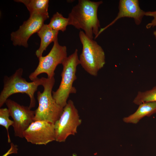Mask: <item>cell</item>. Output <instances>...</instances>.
<instances>
[{"instance_id":"4","label":"cell","mask_w":156,"mask_h":156,"mask_svg":"<svg viewBox=\"0 0 156 156\" xmlns=\"http://www.w3.org/2000/svg\"><path fill=\"white\" fill-rule=\"evenodd\" d=\"M78 51V50L76 49L62 62L63 70L60 85L56 91L52 92L53 97L56 103L63 108L67 103L70 94H75L77 92L73 84L77 79L76 75L77 66L80 64Z\"/></svg>"},{"instance_id":"6","label":"cell","mask_w":156,"mask_h":156,"mask_svg":"<svg viewBox=\"0 0 156 156\" xmlns=\"http://www.w3.org/2000/svg\"><path fill=\"white\" fill-rule=\"evenodd\" d=\"M81 123V120L73 101L69 100L60 118L54 124L55 141L64 142L70 135H75Z\"/></svg>"},{"instance_id":"11","label":"cell","mask_w":156,"mask_h":156,"mask_svg":"<svg viewBox=\"0 0 156 156\" xmlns=\"http://www.w3.org/2000/svg\"><path fill=\"white\" fill-rule=\"evenodd\" d=\"M119 10L115 18L109 24L99 30L97 37L104 30L122 18H132L135 24L139 25L145 13V12L140 8L138 0H120L119 2Z\"/></svg>"},{"instance_id":"15","label":"cell","mask_w":156,"mask_h":156,"mask_svg":"<svg viewBox=\"0 0 156 156\" xmlns=\"http://www.w3.org/2000/svg\"><path fill=\"white\" fill-rule=\"evenodd\" d=\"M48 25L54 30L64 32L69 25V20L68 18L64 17L62 14L57 12L53 15Z\"/></svg>"},{"instance_id":"14","label":"cell","mask_w":156,"mask_h":156,"mask_svg":"<svg viewBox=\"0 0 156 156\" xmlns=\"http://www.w3.org/2000/svg\"><path fill=\"white\" fill-rule=\"evenodd\" d=\"M15 1L22 3L26 7L30 14L39 13L49 14L48 0H17Z\"/></svg>"},{"instance_id":"8","label":"cell","mask_w":156,"mask_h":156,"mask_svg":"<svg viewBox=\"0 0 156 156\" xmlns=\"http://www.w3.org/2000/svg\"><path fill=\"white\" fill-rule=\"evenodd\" d=\"M10 115L13 119L14 134L15 136L23 138V133L30 125L34 122L35 111L29 107L21 105L8 99L5 103Z\"/></svg>"},{"instance_id":"20","label":"cell","mask_w":156,"mask_h":156,"mask_svg":"<svg viewBox=\"0 0 156 156\" xmlns=\"http://www.w3.org/2000/svg\"><path fill=\"white\" fill-rule=\"evenodd\" d=\"M153 34L155 38L156 39V30L154 31V32H153Z\"/></svg>"},{"instance_id":"12","label":"cell","mask_w":156,"mask_h":156,"mask_svg":"<svg viewBox=\"0 0 156 156\" xmlns=\"http://www.w3.org/2000/svg\"><path fill=\"white\" fill-rule=\"evenodd\" d=\"M58 32L51 28L48 24H44L37 33L41 40L40 47L36 52V55L38 58L42 56L44 51L49 45L57 39Z\"/></svg>"},{"instance_id":"16","label":"cell","mask_w":156,"mask_h":156,"mask_svg":"<svg viewBox=\"0 0 156 156\" xmlns=\"http://www.w3.org/2000/svg\"><path fill=\"white\" fill-rule=\"evenodd\" d=\"M149 102H156V86L144 92H138L133 101L134 104L139 105Z\"/></svg>"},{"instance_id":"1","label":"cell","mask_w":156,"mask_h":156,"mask_svg":"<svg viewBox=\"0 0 156 156\" xmlns=\"http://www.w3.org/2000/svg\"><path fill=\"white\" fill-rule=\"evenodd\" d=\"M102 1H92L89 0H79L69 14V25L77 29H81L88 38L94 39L98 37L100 27L97 17V11Z\"/></svg>"},{"instance_id":"5","label":"cell","mask_w":156,"mask_h":156,"mask_svg":"<svg viewBox=\"0 0 156 156\" xmlns=\"http://www.w3.org/2000/svg\"><path fill=\"white\" fill-rule=\"evenodd\" d=\"M79 36L82 45L79 58L80 64L89 74L96 76L105 63L104 50L96 41L87 36L83 31H80Z\"/></svg>"},{"instance_id":"3","label":"cell","mask_w":156,"mask_h":156,"mask_svg":"<svg viewBox=\"0 0 156 156\" xmlns=\"http://www.w3.org/2000/svg\"><path fill=\"white\" fill-rule=\"evenodd\" d=\"M55 83L54 77L46 78L42 86V92H37L38 107L35 110L34 121H44L55 124L62 114L64 108L58 105L53 98L52 89Z\"/></svg>"},{"instance_id":"18","label":"cell","mask_w":156,"mask_h":156,"mask_svg":"<svg viewBox=\"0 0 156 156\" xmlns=\"http://www.w3.org/2000/svg\"><path fill=\"white\" fill-rule=\"evenodd\" d=\"M145 16L153 17V18L151 23H148L146 26L147 29L156 26V11L145 12Z\"/></svg>"},{"instance_id":"2","label":"cell","mask_w":156,"mask_h":156,"mask_svg":"<svg viewBox=\"0 0 156 156\" xmlns=\"http://www.w3.org/2000/svg\"><path fill=\"white\" fill-rule=\"evenodd\" d=\"M23 70L19 68L11 76H5L3 79V86L0 94V107L5 103L8 97L17 93H25L29 97L30 103L29 108L31 109L35 107L36 100L35 92L38 86L42 85L46 78H37L31 82H27L22 77Z\"/></svg>"},{"instance_id":"10","label":"cell","mask_w":156,"mask_h":156,"mask_svg":"<svg viewBox=\"0 0 156 156\" xmlns=\"http://www.w3.org/2000/svg\"><path fill=\"white\" fill-rule=\"evenodd\" d=\"M23 138L33 144L46 145L55 141L54 124L44 121H35L24 131Z\"/></svg>"},{"instance_id":"19","label":"cell","mask_w":156,"mask_h":156,"mask_svg":"<svg viewBox=\"0 0 156 156\" xmlns=\"http://www.w3.org/2000/svg\"><path fill=\"white\" fill-rule=\"evenodd\" d=\"M10 147L8 151L2 156H8L10 154L13 153H18V146L14 144L13 143H10Z\"/></svg>"},{"instance_id":"7","label":"cell","mask_w":156,"mask_h":156,"mask_svg":"<svg viewBox=\"0 0 156 156\" xmlns=\"http://www.w3.org/2000/svg\"><path fill=\"white\" fill-rule=\"evenodd\" d=\"M53 42V47L49 53L38 58L39 62L37 67L29 76V79L32 81L42 73H46L48 78L51 79L54 77L57 66L59 64H62L67 57L66 47L60 45L57 39Z\"/></svg>"},{"instance_id":"17","label":"cell","mask_w":156,"mask_h":156,"mask_svg":"<svg viewBox=\"0 0 156 156\" xmlns=\"http://www.w3.org/2000/svg\"><path fill=\"white\" fill-rule=\"evenodd\" d=\"M10 116L9 110L8 108H1L0 109V125L4 127L7 130L8 142L11 143V140L9 133V128L14 124L13 120L9 118Z\"/></svg>"},{"instance_id":"9","label":"cell","mask_w":156,"mask_h":156,"mask_svg":"<svg viewBox=\"0 0 156 156\" xmlns=\"http://www.w3.org/2000/svg\"><path fill=\"white\" fill-rule=\"evenodd\" d=\"M49 14L34 13L30 14L29 18L24 22L16 31L12 32L11 39L15 46L28 47L27 41L33 34L37 33L44 25L45 21L49 18Z\"/></svg>"},{"instance_id":"13","label":"cell","mask_w":156,"mask_h":156,"mask_svg":"<svg viewBox=\"0 0 156 156\" xmlns=\"http://www.w3.org/2000/svg\"><path fill=\"white\" fill-rule=\"evenodd\" d=\"M139 105L134 113L123 119L124 122L136 124L143 117L150 116L156 113V102L145 103Z\"/></svg>"}]
</instances>
